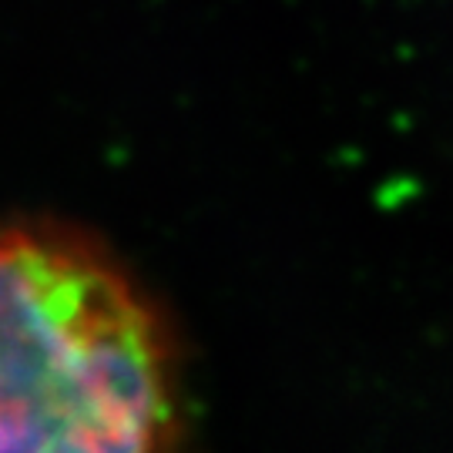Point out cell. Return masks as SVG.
Masks as SVG:
<instances>
[{"instance_id": "cell-1", "label": "cell", "mask_w": 453, "mask_h": 453, "mask_svg": "<svg viewBox=\"0 0 453 453\" xmlns=\"http://www.w3.org/2000/svg\"><path fill=\"white\" fill-rule=\"evenodd\" d=\"M179 359L108 256L0 228V453H179Z\"/></svg>"}]
</instances>
